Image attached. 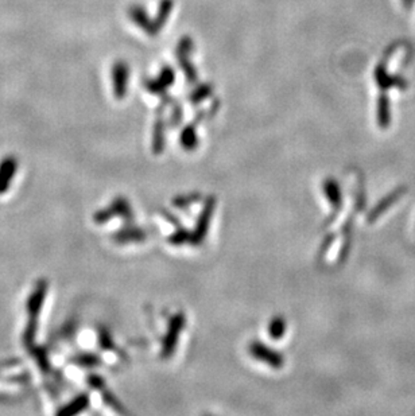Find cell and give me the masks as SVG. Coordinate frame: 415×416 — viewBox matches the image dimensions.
I'll use <instances>...</instances> for the list:
<instances>
[{
	"label": "cell",
	"mask_w": 415,
	"mask_h": 416,
	"mask_svg": "<svg viewBox=\"0 0 415 416\" xmlns=\"http://www.w3.org/2000/svg\"><path fill=\"white\" fill-rule=\"evenodd\" d=\"M49 291V283L45 279H40L33 291L30 292L29 298L26 302V311H28V323L23 331V345L29 349L30 346L35 345L37 331H38V321L42 313L43 304L47 297Z\"/></svg>",
	"instance_id": "cell-1"
},
{
	"label": "cell",
	"mask_w": 415,
	"mask_h": 416,
	"mask_svg": "<svg viewBox=\"0 0 415 416\" xmlns=\"http://www.w3.org/2000/svg\"><path fill=\"white\" fill-rule=\"evenodd\" d=\"M193 52V41L190 37H182L177 44L175 56L178 59V65L187 77L189 84H196L199 81V74L193 64L190 62V56Z\"/></svg>",
	"instance_id": "cell-2"
},
{
	"label": "cell",
	"mask_w": 415,
	"mask_h": 416,
	"mask_svg": "<svg viewBox=\"0 0 415 416\" xmlns=\"http://www.w3.org/2000/svg\"><path fill=\"white\" fill-rule=\"evenodd\" d=\"M185 323H187V319L185 316L182 313H178L175 316H173L169 322V328L166 331V335L163 338V344H162V350H160V355L163 359H169L172 357L177 344H178V340H180V335L185 328Z\"/></svg>",
	"instance_id": "cell-3"
},
{
	"label": "cell",
	"mask_w": 415,
	"mask_h": 416,
	"mask_svg": "<svg viewBox=\"0 0 415 416\" xmlns=\"http://www.w3.org/2000/svg\"><path fill=\"white\" fill-rule=\"evenodd\" d=\"M111 80L115 99L123 100L129 90V66L123 59H117L111 68Z\"/></svg>",
	"instance_id": "cell-4"
},
{
	"label": "cell",
	"mask_w": 415,
	"mask_h": 416,
	"mask_svg": "<svg viewBox=\"0 0 415 416\" xmlns=\"http://www.w3.org/2000/svg\"><path fill=\"white\" fill-rule=\"evenodd\" d=\"M248 350L254 359L264 362L266 365L271 367L274 369H281L285 365V357L279 355L276 350L269 347L267 345L255 341L250 345Z\"/></svg>",
	"instance_id": "cell-5"
},
{
	"label": "cell",
	"mask_w": 415,
	"mask_h": 416,
	"mask_svg": "<svg viewBox=\"0 0 415 416\" xmlns=\"http://www.w3.org/2000/svg\"><path fill=\"white\" fill-rule=\"evenodd\" d=\"M175 81V73L169 65L163 66L156 78H148L144 81V88L147 92L156 96H166L169 88H172Z\"/></svg>",
	"instance_id": "cell-6"
},
{
	"label": "cell",
	"mask_w": 415,
	"mask_h": 416,
	"mask_svg": "<svg viewBox=\"0 0 415 416\" xmlns=\"http://www.w3.org/2000/svg\"><path fill=\"white\" fill-rule=\"evenodd\" d=\"M216 202L214 198H209L205 206L202 208L201 210L200 217L197 220V224H196V228L192 233V239H190V243L193 245H200L205 237H206V233L209 230L211 227V221H212V217H214V210H215Z\"/></svg>",
	"instance_id": "cell-7"
},
{
	"label": "cell",
	"mask_w": 415,
	"mask_h": 416,
	"mask_svg": "<svg viewBox=\"0 0 415 416\" xmlns=\"http://www.w3.org/2000/svg\"><path fill=\"white\" fill-rule=\"evenodd\" d=\"M18 172V159L7 155L0 160V196L6 194Z\"/></svg>",
	"instance_id": "cell-8"
},
{
	"label": "cell",
	"mask_w": 415,
	"mask_h": 416,
	"mask_svg": "<svg viewBox=\"0 0 415 416\" xmlns=\"http://www.w3.org/2000/svg\"><path fill=\"white\" fill-rule=\"evenodd\" d=\"M129 18L139 29L144 31L147 35H150V37H156L157 35L156 29H154V20L148 16L147 11L144 10L142 6H139V4L129 6Z\"/></svg>",
	"instance_id": "cell-9"
},
{
	"label": "cell",
	"mask_w": 415,
	"mask_h": 416,
	"mask_svg": "<svg viewBox=\"0 0 415 416\" xmlns=\"http://www.w3.org/2000/svg\"><path fill=\"white\" fill-rule=\"evenodd\" d=\"M129 213V205L126 202V200L117 198L116 201L110 205L108 208L103 209L96 212L93 215V220L96 224H105L107 221H110L111 218H114L116 215H126Z\"/></svg>",
	"instance_id": "cell-10"
},
{
	"label": "cell",
	"mask_w": 415,
	"mask_h": 416,
	"mask_svg": "<svg viewBox=\"0 0 415 416\" xmlns=\"http://www.w3.org/2000/svg\"><path fill=\"white\" fill-rule=\"evenodd\" d=\"M89 403H90L89 396L86 393H81V395L76 396L68 404L62 405L59 410H57L56 414L58 416H73L81 414L89 407Z\"/></svg>",
	"instance_id": "cell-11"
},
{
	"label": "cell",
	"mask_w": 415,
	"mask_h": 416,
	"mask_svg": "<svg viewBox=\"0 0 415 416\" xmlns=\"http://www.w3.org/2000/svg\"><path fill=\"white\" fill-rule=\"evenodd\" d=\"M173 7H174V0H160L159 7H158L157 16L153 19L157 35L166 26L168 20L172 15Z\"/></svg>",
	"instance_id": "cell-12"
},
{
	"label": "cell",
	"mask_w": 415,
	"mask_h": 416,
	"mask_svg": "<svg viewBox=\"0 0 415 416\" xmlns=\"http://www.w3.org/2000/svg\"><path fill=\"white\" fill-rule=\"evenodd\" d=\"M180 142L182 144L184 150H187V151H193L197 148L199 135H197L194 124H187V127L182 129L181 136H180Z\"/></svg>",
	"instance_id": "cell-13"
},
{
	"label": "cell",
	"mask_w": 415,
	"mask_h": 416,
	"mask_svg": "<svg viewBox=\"0 0 415 416\" xmlns=\"http://www.w3.org/2000/svg\"><path fill=\"white\" fill-rule=\"evenodd\" d=\"M115 242L119 244L131 243V242H142L146 239V233L138 228H129V230H120L115 234Z\"/></svg>",
	"instance_id": "cell-14"
},
{
	"label": "cell",
	"mask_w": 415,
	"mask_h": 416,
	"mask_svg": "<svg viewBox=\"0 0 415 416\" xmlns=\"http://www.w3.org/2000/svg\"><path fill=\"white\" fill-rule=\"evenodd\" d=\"M29 350L30 355L37 361V364L43 374H49L52 369V365H50L49 357H47V352L43 349L42 346H38V345L30 346Z\"/></svg>",
	"instance_id": "cell-15"
},
{
	"label": "cell",
	"mask_w": 415,
	"mask_h": 416,
	"mask_svg": "<svg viewBox=\"0 0 415 416\" xmlns=\"http://www.w3.org/2000/svg\"><path fill=\"white\" fill-rule=\"evenodd\" d=\"M324 190H325L327 197L329 198L330 203L339 209L341 206V191H340L339 184L334 182L333 179H328L324 184Z\"/></svg>",
	"instance_id": "cell-16"
},
{
	"label": "cell",
	"mask_w": 415,
	"mask_h": 416,
	"mask_svg": "<svg viewBox=\"0 0 415 416\" xmlns=\"http://www.w3.org/2000/svg\"><path fill=\"white\" fill-rule=\"evenodd\" d=\"M163 144H165V123L162 119H158L153 131V151L156 154L162 153Z\"/></svg>",
	"instance_id": "cell-17"
},
{
	"label": "cell",
	"mask_w": 415,
	"mask_h": 416,
	"mask_svg": "<svg viewBox=\"0 0 415 416\" xmlns=\"http://www.w3.org/2000/svg\"><path fill=\"white\" fill-rule=\"evenodd\" d=\"M286 333V321L282 316L274 318L269 325V334L274 340H281Z\"/></svg>",
	"instance_id": "cell-18"
},
{
	"label": "cell",
	"mask_w": 415,
	"mask_h": 416,
	"mask_svg": "<svg viewBox=\"0 0 415 416\" xmlns=\"http://www.w3.org/2000/svg\"><path fill=\"white\" fill-rule=\"evenodd\" d=\"M73 364L83 368H95L100 364V359L93 353H81L72 359Z\"/></svg>",
	"instance_id": "cell-19"
},
{
	"label": "cell",
	"mask_w": 415,
	"mask_h": 416,
	"mask_svg": "<svg viewBox=\"0 0 415 416\" xmlns=\"http://www.w3.org/2000/svg\"><path fill=\"white\" fill-rule=\"evenodd\" d=\"M212 92H214L212 85H209V84H200V85H197V88L192 92V95H190L189 99H190V101L193 104H200L201 101L206 100L212 95Z\"/></svg>",
	"instance_id": "cell-20"
},
{
	"label": "cell",
	"mask_w": 415,
	"mask_h": 416,
	"mask_svg": "<svg viewBox=\"0 0 415 416\" xmlns=\"http://www.w3.org/2000/svg\"><path fill=\"white\" fill-rule=\"evenodd\" d=\"M190 239H192V233H189L185 230H180L170 237V243L173 245H182L187 242H190Z\"/></svg>",
	"instance_id": "cell-21"
},
{
	"label": "cell",
	"mask_w": 415,
	"mask_h": 416,
	"mask_svg": "<svg viewBox=\"0 0 415 416\" xmlns=\"http://www.w3.org/2000/svg\"><path fill=\"white\" fill-rule=\"evenodd\" d=\"M99 345H100L103 349H105V350H110V349L114 347L112 337H111V334L105 331V329H101L99 331Z\"/></svg>",
	"instance_id": "cell-22"
},
{
	"label": "cell",
	"mask_w": 415,
	"mask_h": 416,
	"mask_svg": "<svg viewBox=\"0 0 415 416\" xmlns=\"http://www.w3.org/2000/svg\"><path fill=\"white\" fill-rule=\"evenodd\" d=\"M399 196H401V191H395L394 194H391V196H390L387 200H385L386 202H382V203H380L378 208H375V210H373V217H371V218H375V217H378V215H380V213H382V212L386 209L387 206H390V205L394 202V200H397Z\"/></svg>",
	"instance_id": "cell-23"
},
{
	"label": "cell",
	"mask_w": 415,
	"mask_h": 416,
	"mask_svg": "<svg viewBox=\"0 0 415 416\" xmlns=\"http://www.w3.org/2000/svg\"><path fill=\"white\" fill-rule=\"evenodd\" d=\"M88 384L93 389H98V391L104 389V380H103V377L98 376V374H89L88 376Z\"/></svg>",
	"instance_id": "cell-24"
}]
</instances>
